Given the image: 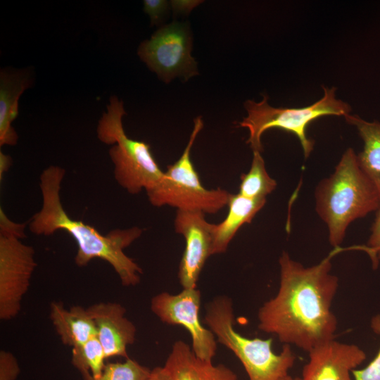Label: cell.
<instances>
[{
  "mask_svg": "<svg viewBox=\"0 0 380 380\" xmlns=\"http://www.w3.org/2000/svg\"><path fill=\"white\" fill-rule=\"evenodd\" d=\"M348 249L363 250V246L334 248L310 267H305L283 251L279 258V289L260 308L258 329L276 335L284 344L294 345L308 353L334 339L338 320L331 305L338 279L331 273V259Z\"/></svg>",
  "mask_w": 380,
  "mask_h": 380,
  "instance_id": "obj_1",
  "label": "cell"
},
{
  "mask_svg": "<svg viewBox=\"0 0 380 380\" xmlns=\"http://www.w3.org/2000/svg\"><path fill=\"white\" fill-rule=\"evenodd\" d=\"M31 85L30 71L2 70L0 73V146H14L18 136L12 122L18 115V101Z\"/></svg>",
  "mask_w": 380,
  "mask_h": 380,
  "instance_id": "obj_15",
  "label": "cell"
},
{
  "mask_svg": "<svg viewBox=\"0 0 380 380\" xmlns=\"http://www.w3.org/2000/svg\"><path fill=\"white\" fill-rule=\"evenodd\" d=\"M25 223H16L11 221L1 208L0 234L14 235L22 239L25 236Z\"/></svg>",
  "mask_w": 380,
  "mask_h": 380,
  "instance_id": "obj_26",
  "label": "cell"
},
{
  "mask_svg": "<svg viewBox=\"0 0 380 380\" xmlns=\"http://www.w3.org/2000/svg\"><path fill=\"white\" fill-rule=\"evenodd\" d=\"M370 327L374 333L380 336V314L372 317ZM352 375L354 380H380V348L376 356L365 367L354 369Z\"/></svg>",
  "mask_w": 380,
  "mask_h": 380,
  "instance_id": "obj_22",
  "label": "cell"
},
{
  "mask_svg": "<svg viewBox=\"0 0 380 380\" xmlns=\"http://www.w3.org/2000/svg\"><path fill=\"white\" fill-rule=\"evenodd\" d=\"M11 158L8 155L0 151V177L2 179L4 174L8 170L11 164Z\"/></svg>",
  "mask_w": 380,
  "mask_h": 380,
  "instance_id": "obj_29",
  "label": "cell"
},
{
  "mask_svg": "<svg viewBox=\"0 0 380 380\" xmlns=\"http://www.w3.org/2000/svg\"><path fill=\"white\" fill-rule=\"evenodd\" d=\"M49 317L64 345L74 348L97 335L95 323L87 308L75 305L67 309L62 302L53 301Z\"/></svg>",
  "mask_w": 380,
  "mask_h": 380,
  "instance_id": "obj_16",
  "label": "cell"
},
{
  "mask_svg": "<svg viewBox=\"0 0 380 380\" xmlns=\"http://www.w3.org/2000/svg\"><path fill=\"white\" fill-rule=\"evenodd\" d=\"M20 367L15 356L10 351H0V380H16Z\"/></svg>",
  "mask_w": 380,
  "mask_h": 380,
  "instance_id": "obj_23",
  "label": "cell"
},
{
  "mask_svg": "<svg viewBox=\"0 0 380 380\" xmlns=\"http://www.w3.org/2000/svg\"><path fill=\"white\" fill-rule=\"evenodd\" d=\"M294 380H302L300 377H295Z\"/></svg>",
  "mask_w": 380,
  "mask_h": 380,
  "instance_id": "obj_31",
  "label": "cell"
},
{
  "mask_svg": "<svg viewBox=\"0 0 380 380\" xmlns=\"http://www.w3.org/2000/svg\"><path fill=\"white\" fill-rule=\"evenodd\" d=\"M308 354L302 380H354L352 372L367 358L358 346L334 338L315 347Z\"/></svg>",
  "mask_w": 380,
  "mask_h": 380,
  "instance_id": "obj_12",
  "label": "cell"
},
{
  "mask_svg": "<svg viewBox=\"0 0 380 380\" xmlns=\"http://www.w3.org/2000/svg\"><path fill=\"white\" fill-rule=\"evenodd\" d=\"M199 4V1H172L170 5L175 13L187 14Z\"/></svg>",
  "mask_w": 380,
  "mask_h": 380,
  "instance_id": "obj_27",
  "label": "cell"
},
{
  "mask_svg": "<svg viewBox=\"0 0 380 380\" xmlns=\"http://www.w3.org/2000/svg\"><path fill=\"white\" fill-rule=\"evenodd\" d=\"M170 3L164 0L144 1V11L151 20V25L160 23L166 17L170 9Z\"/></svg>",
  "mask_w": 380,
  "mask_h": 380,
  "instance_id": "obj_24",
  "label": "cell"
},
{
  "mask_svg": "<svg viewBox=\"0 0 380 380\" xmlns=\"http://www.w3.org/2000/svg\"><path fill=\"white\" fill-rule=\"evenodd\" d=\"M346 120L356 127L364 146L357 155L360 168L372 182L380 197V122L367 121L357 115H347Z\"/></svg>",
  "mask_w": 380,
  "mask_h": 380,
  "instance_id": "obj_18",
  "label": "cell"
},
{
  "mask_svg": "<svg viewBox=\"0 0 380 380\" xmlns=\"http://www.w3.org/2000/svg\"><path fill=\"white\" fill-rule=\"evenodd\" d=\"M265 203L266 199L232 194L227 203L229 211L226 217L220 223L213 225L212 255L224 253L240 227L251 223Z\"/></svg>",
  "mask_w": 380,
  "mask_h": 380,
  "instance_id": "obj_17",
  "label": "cell"
},
{
  "mask_svg": "<svg viewBox=\"0 0 380 380\" xmlns=\"http://www.w3.org/2000/svg\"><path fill=\"white\" fill-rule=\"evenodd\" d=\"M366 246L369 249V255L373 263L377 264L380 260V208L376 211L375 218Z\"/></svg>",
  "mask_w": 380,
  "mask_h": 380,
  "instance_id": "obj_25",
  "label": "cell"
},
{
  "mask_svg": "<svg viewBox=\"0 0 380 380\" xmlns=\"http://www.w3.org/2000/svg\"><path fill=\"white\" fill-rule=\"evenodd\" d=\"M126 114L123 103L112 96L97 127L99 139L113 145L109 156L114 166V177L118 184L130 194L152 189L163 172L154 159L150 145L132 139L126 134L122 117Z\"/></svg>",
  "mask_w": 380,
  "mask_h": 380,
  "instance_id": "obj_5",
  "label": "cell"
},
{
  "mask_svg": "<svg viewBox=\"0 0 380 380\" xmlns=\"http://www.w3.org/2000/svg\"><path fill=\"white\" fill-rule=\"evenodd\" d=\"M164 366L172 380H237L236 374L230 368L200 359L181 340L173 343Z\"/></svg>",
  "mask_w": 380,
  "mask_h": 380,
  "instance_id": "obj_14",
  "label": "cell"
},
{
  "mask_svg": "<svg viewBox=\"0 0 380 380\" xmlns=\"http://www.w3.org/2000/svg\"><path fill=\"white\" fill-rule=\"evenodd\" d=\"M201 293L197 288L183 289L177 294L161 292L153 296L150 308L163 323L184 327L191 338L195 355L212 362L217 350L215 334L204 327L199 318Z\"/></svg>",
  "mask_w": 380,
  "mask_h": 380,
  "instance_id": "obj_9",
  "label": "cell"
},
{
  "mask_svg": "<svg viewBox=\"0 0 380 380\" xmlns=\"http://www.w3.org/2000/svg\"><path fill=\"white\" fill-rule=\"evenodd\" d=\"M191 37L188 26L174 22L161 27L143 42L138 55L165 82L176 77L187 80L198 74L196 62L191 56Z\"/></svg>",
  "mask_w": 380,
  "mask_h": 380,
  "instance_id": "obj_8",
  "label": "cell"
},
{
  "mask_svg": "<svg viewBox=\"0 0 380 380\" xmlns=\"http://www.w3.org/2000/svg\"><path fill=\"white\" fill-rule=\"evenodd\" d=\"M232 299L218 296L205 305L203 322L215 334L217 341L230 350L243 365L249 380H281L289 375L296 355L289 344L280 353L272 351V338H250L234 327Z\"/></svg>",
  "mask_w": 380,
  "mask_h": 380,
  "instance_id": "obj_4",
  "label": "cell"
},
{
  "mask_svg": "<svg viewBox=\"0 0 380 380\" xmlns=\"http://www.w3.org/2000/svg\"><path fill=\"white\" fill-rule=\"evenodd\" d=\"M147 380H172L170 374L165 366H158L151 369Z\"/></svg>",
  "mask_w": 380,
  "mask_h": 380,
  "instance_id": "obj_28",
  "label": "cell"
},
{
  "mask_svg": "<svg viewBox=\"0 0 380 380\" xmlns=\"http://www.w3.org/2000/svg\"><path fill=\"white\" fill-rule=\"evenodd\" d=\"M65 174V170L56 165H51L42 172L39 187L42 205L28 223L30 231L37 236H51L58 230L67 232L77 246L76 265L84 267L93 259H101L111 265L122 286H137L143 270L124 250L140 237L142 229L138 227L115 229L103 235L94 227L70 217L61 200Z\"/></svg>",
  "mask_w": 380,
  "mask_h": 380,
  "instance_id": "obj_2",
  "label": "cell"
},
{
  "mask_svg": "<svg viewBox=\"0 0 380 380\" xmlns=\"http://www.w3.org/2000/svg\"><path fill=\"white\" fill-rule=\"evenodd\" d=\"M203 127L201 117L194 120L189 142L180 158L167 167L160 181L146 191L155 207L168 205L180 210L213 214L227 205L232 194L217 188L205 189L191 159L193 144Z\"/></svg>",
  "mask_w": 380,
  "mask_h": 380,
  "instance_id": "obj_7",
  "label": "cell"
},
{
  "mask_svg": "<svg viewBox=\"0 0 380 380\" xmlns=\"http://www.w3.org/2000/svg\"><path fill=\"white\" fill-rule=\"evenodd\" d=\"M97 331L106 359L113 357L129 358L127 348L134 343L137 329L125 317L126 308L116 302H101L87 308Z\"/></svg>",
  "mask_w": 380,
  "mask_h": 380,
  "instance_id": "obj_13",
  "label": "cell"
},
{
  "mask_svg": "<svg viewBox=\"0 0 380 380\" xmlns=\"http://www.w3.org/2000/svg\"><path fill=\"white\" fill-rule=\"evenodd\" d=\"M277 186V182L267 173L260 152L253 151L249 171L241 176L240 195L254 199H266Z\"/></svg>",
  "mask_w": 380,
  "mask_h": 380,
  "instance_id": "obj_19",
  "label": "cell"
},
{
  "mask_svg": "<svg viewBox=\"0 0 380 380\" xmlns=\"http://www.w3.org/2000/svg\"><path fill=\"white\" fill-rule=\"evenodd\" d=\"M204 215L201 211L177 210L175 229L186 242L177 273L183 289L196 288L203 265L212 255L214 224L208 222Z\"/></svg>",
  "mask_w": 380,
  "mask_h": 380,
  "instance_id": "obj_11",
  "label": "cell"
},
{
  "mask_svg": "<svg viewBox=\"0 0 380 380\" xmlns=\"http://www.w3.org/2000/svg\"><path fill=\"white\" fill-rule=\"evenodd\" d=\"M335 87H323L324 96L310 106L297 108H274L263 96L260 102L248 100L245 103L247 116L239 125L248 129L249 144L253 151H262L261 136L267 129L279 128L293 133L300 140L305 158L309 157L314 147V141L306 136L310 122L325 115L346 116L350 114L348 103L336 98Z\"/></svg>",
  "mask_w": 380,
  "mask_h": 380,
  "instance_id": "obj_6",
  "label": "cell"
},
{
  "mask_svg": "<svg viewBox=\"0 0 380 380\" xmlns=\"http://www.w3.org/2000/svg\"><path fill=\"white\" fill-rule=\"evenodd\" d=\"M281 380H294V378L291 377L290 375H288Z\"/></svg>",
  "mask_w": 380,
  "mask_h": 380,
  "instance_id": "obj_30",
  "label": "cell"
},
{
  "mask_svg": "<svg viewBox=\"0 0 380 380\" xmlns=\"http://www.w3.org/2000/svg\"><path fill=\"white\" fill-rule=\"evenodd\" d=\"M106 360L103 348L97 336L72 349L71 364L81 375L91 374L94 377L99 376Z\"/></svg>",
  "mask_w": 380,
  "mask_h": 380,
  "instance_id": "obj_20",
  "label": "cell"
},
{
  "mask_svg": "<svg viewBox=\"0 0 380 380\" xmlns=\"http://www.w3.org/2000/svg\"><path fill=\"white\" fill-rule=\"evenodd\" d=\"M34 249L11 234H0V319L16 317L37 262Z\"/></svg>",
  "mask_w": 380,
  "mask_h": 380,
  "instance_id": "obj_10",
  "label": "cell"
},
{
  "mask_svg": "<svg viewBox=\"0 0 380 380\" xmlns=\"http://www.w3.org/2000/svg\"><path fill=\"white\" fill-rule=\"evenodd\" d=\"M151 372L148 367L129 357L124 362L106 363L99 376L86 374L82 377V380H147Z\"/></svg>",
  "mask_w": 380,
  "mask_h": 380,
  "instance_id": "obj_21",
  "label": "cell"
},
{
  "mask_svg": "<svg viewBox=\"0 0 380 380\" xmlns=\"http://www.w3.org/2000/svg\"><path fill=\"white\" fill-rule=\"evenodd\" d=\"M315 197L316 211L327 225L334 248L340 246L353 221L380 208L378 191L351 148L342 155L333 174L319 183Z\"/></svg>",
  "mask_w": 380,
  "mask_h": 380,
  "instance_id": "obj_3",
  "label": "cell"
}]
</instances>
